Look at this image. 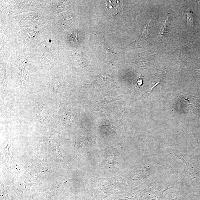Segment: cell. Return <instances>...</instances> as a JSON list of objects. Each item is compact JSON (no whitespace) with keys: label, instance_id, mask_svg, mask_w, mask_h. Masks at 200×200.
<instances>
[{"label":"cell","instance_id":"cell-1","mask_svg":"<svg viewBox=\"0 0 200 200\" xmlns=\"http://www.w3.org/2000/svg\"><path fill=\"white\" fill-rule=\"evenodd\" d=\"M125 177L120 175L109 178L90 176L89 200H104L123 190L125 185Z\"/></svg>","mask_w":200,"mask_h":200},{"label":"cell","instance_id":"cell-2","mask_svg":"<svg viewBox=\"0 0 200 200\" xmlns=\"http://www.w3.org/2000/svg\"><path fill=\"white\" fill-rule=\"evenodd\" d=\"M119 153L117 148L108 145L105 148L104 156L106 162L110 164H113Z\"/></svg>","mask_w":200,"mask_h":200},{"label":"cell","instance_id":"cell-3","mask_svg":"<svg viewBox=\"0 0 200 200\" xmlns=\"http://www.w3.org/2000/svg\"><path fill=\"white\" fill-rule=\"evenodd\" d=\"M118 1H106V7L111 12L114 14L118 13L120 11V6L118 4Z\"/></svg>","mask_w":200,"mask_h":200},{"label":"cell","instance_id":"cell-4","mask_svg":"<svg viewBox=\"0 0 200 200\" xmlns=\"http://www.w3.org/2000/svg\"><path fill=\"white\" fill-rule=\"evenodd\" d=\"M185 14L187 17V23L189 27H192L194 25V20L193 17V13L192 11L187 10V9L185 10Z\"/></svg>","mask_w":200,"mask_h":200},{"label":"cell","instance_id":"cell-5","mask_svg":"<svg viewBox=\"0 0 200 200\" xmlns=\"http://www.w3.org/2000/svg\"><path fill=\"white\" fill-rule=\"evenodd\" d=\"M48 109L47 108L45 105L43 104L42 105L41 107H40L39 114L40 118L42 119L45 118L48 115Z\"/></svg>","mask_w":200,"mask_h":200},{"label":"cell","instance_id":"cell-6","mask_svg":"<svg viewBox=\"0 0 200 200\" xmlns=\"http://www.w3.org/2000/svg\"><path fill=\"white\" fill-rule=\"evenodd\" d=\"M167 20H164L161 23L160 28L159 29V34L161 36H162L164 33H166L167 30Z\"/></svg>","mask_w":200,"mask_h":200},{"label":"cell","instance_id":"cell-7","mask_svg":"<svg viewBox=\"0 0 200 200\" xmlns=\"http://www.w3.org/2000/svg\"><path fill=\"white\" fill-rule=\"evenodd\" d=\"M197 71L198 73L200 74V69H197Z\"/></svg>","mask_w":200,"mask_h":200}]
</instances>
